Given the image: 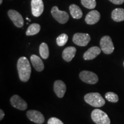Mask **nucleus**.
I'll return each instance as SVG.
<instances>
[{
    "instance_id": "nucleus-1",
    "label": "nucleus",
    "mask_w": 124,
    "mask_h": 124,
    "mask_svg": "<svg viewBox=\"0 0 124 124\" xmlns=\"http://www.w3.org/2000/svg\"><path fill=\"white\" fill-rule=\"evenodd\" d=\"M17 66L20 79L27 82L30 78L31 74V67L28 59L25 57H21L18 60Z\"/></svg>"
},
{
    "instance_id": "nucleus-2",
    "label": "nucleus",
    "mask_w": 124,
    "mask_h": 124,
    "mask_svg": "<svg viewBox=\"0 0 124 124\" xmlns=\"http://www.w3.org/2000/svg\"><path fill=\"white\" fill-rule=\"evenodd\" d=\"M84 100L87 103L95 108H100L105 104V101L98 93H90L85 95Z\"/></svg>"
},
{
    "instance_id": "nucleus-3",
    "label": "nucleus",
    "mask_w": 124,
    "mask_h": 124,
    "mask_svg": "<svg viewBox=\"0 0 124 124\" xmlns=\"http://www.w3.org/2000/svg\"><path fill=\"white\" fill-rule=\"evenodd\" d=\"M91 117L96 124H110V120L108 114L98 108L94 109L92 111Z\"/></svg>"
},
{
    "instance_id": "nucleus-4",
    "label": "nucleus",
    "mask_w": 124,
    "mask_h": 124,
    "mask_svg": "<svg viewBox=\"0 0 124 124\" xmlns=\"http://www.w3.org/2000/svg\"><path fill=\"white\" fill-rule=\"evenodd\" d=\"M101 49L105 54H112L114 50V46L113 45L111 39L108 36H105L102 37L100 41Z\"/></svg>"
},
{
    "instance_id": "nucleus-5",
    "label": "nucleus",
    "mask_w": 124,
    "mask_h": 124,
    "mask_svg": "<svg viewBox=\"0 0 124 124\" xmlns=\"http://www.w3.org/2000/svg\"><path fill=\"white\" fill-rule=\"evenodd\" d=\"M51 14L53 17L60 24H65L69 21V16L65 11H61L58 7L55 6L51 9Z\"/></svg>"
},
{
    "instance_id": "nucleus-6",
    "label": "nucleus",
    "mask_w": 124,
    "mask_h": 124,
    "mask_svg": "<svg viewBox=\"0 0 124 124\" xmlns=\"http://www.w3.org/2000/svg\"><path fill=\"white\" fill-rule=\"evenodd\" d=\"M79 78L82 81L88 84L94 85L98 81V77L94 72L89 71H83L79 74Z\"/></svg>"
},
{
    "instance_id": "nucleus-7",
    "label": "nucleus",
    "mask_w": 124,
    "mask_h": 124,
    "mask_svg": "<svg viewBox=\"0 0 124 124\" xmlns=\"http://www.w3.org/2000/svg\"><path fill=\"white\" fill-rule=\"evenodd\" d=\"M90 36L87 33H77L73 36L72 41L76 45L80 46H85L90 41Z\"/></svg>"
},
{
    "instance_id": "nucleus-8",
    "label": "nucleus",
    "mask_w": 124,
    "mask_h": 124,
    "mask_svg": "<svg viewBox=\"0 0 124 124\" xmlns=\"http://www.w3.org/2000/svg\"><path fill=\"white\" fill-rule=\"evenodd\" d=\"M9 17L12 20V22L15 24L16 27L18 28H21L24 25V19L22 16L19 12L15 10H9L8 12Z\"/></svg>"
},
{
    "instance_id": "nucleus-9",
    "label": "nucleus",
    "mask_w": 124,
    "mask_h": 124,
    "mask_svg": "<svg viewBox=\"0 0 124 124\" xmlns=\"http://www.w3.org/2000/svg\"><path fill=\"white\" fill-rule=\"evenodd\" d=\"M27 116L32 122L38 124H42L44 122L45 118L42 113L40 111L31 110L27 112Z\"/></svg>"
},
{
    "instance_id": "nucleus-10",
    "label": "nucleus",
    "mask_w": 124,
    "mask_h": 124,
    "mask_svg": "<svg viewBox=\"0 0 124 124\" xmlns=\"http://www.w3.org/2000/svg\"><path fill=\"white\" fill-rule=\"evenodd\" d=\"M31 9L33 16L39 17L44 11V4L42 0H32Z\"/></svg>"
},
{
    "instance_id": "nucleus-11",
    "label": "nucleus",
    "mask_w": 124,
    "mask_h": 124,
    "mask_svg": "<svg viewBox=\"0 0 124 124\" xmlns=\"http://www.w3.org/2000/svg\"><path fill=\"white\" fill-rule=\"evenodd\" d=\"M10 103L14 108L20 110H25L28 108L27 102L18 95L12 96L10 98Z\"/></svg>"
},
{
    "instance_id": "nucleus-12",
    "label": "nucleus",
    "mask_w": 124,
    "mask_h": 124,
    "mask_svg": "<svg viewBox=\"0 0 124 124\" xmlns=\"http://www.w3.org/2000/svg\"><path fill=\"white\" fill-rule=\"evenodd\" d=\"M54 90L56 95L59 98H63L64 97L66 91V84L62 80H58L54 82Z\"/></svg>"
},
{
    "instance_id": "nucleus-13",
    "label": "nucleus",
    "mask_w": 124,
    "mask_h": 124,
    "mask_svg": "<svg viewBox=\"0 0 124 124\" xmlns=\"http://www.w3.org/2000/svg\"><path fill=\"white\" fill-rule=\"evenodd\" d=\"M101 49L98 46H92L88 49L83 55V59L86 60H93L97 58L101 52Z\"/></svg>"
},
{
    "instance_id": "nucleus-14",
    "label": "nucleus",
    "mask_w": 124,
    "mask_h": 124,
    "mask_svg": "<svg viewBox=\"0 0 124 124\" xmlns=\"http://www.w3.org/2000/svg\"><path fill=\"white\" fill-rule=\"evenodd\" d=\"M101 15L97 10H94L90 12L85 17V21L87 24L93 25L97 23L100 20Z\"/></svg>"
},
{
    "instance_id": "nucleus-15",
    "label": "nucleus",
    "mask_w": 124,
    "mask_h": 124,
    "mask_svg": "<svg viewBox=\"0 0 124 124\" xmlns=\"http://www.w3.org/2000/svg\"><path fill=\"white\" fill-rule=\"evenodd\" d=\"M77 49L74 46H68L65 48L62 53V57L65 61L69 62L75 56Z\"/></svg>"
},
{
    "instance_id": "nucleus-16",
    "label": "nucleus",
    "mask_w": 124,
    "mask_h": 124,
    "mask_svg": "<svg viewBox=\"0 0 124 124\" xmlns=\"http://www.w3.org/2000/svg\"><path fill=\"white\" fill-rule=\"evenodd\" d=\"M31 61L32 63V66L35 68L36 70L39 72H41L44 69V63L38 56L36 55H32L31 56Z\"/></svg>"
},
{
    "instance_id": "nucleus-17",
    "label": "nucleus",
    "mask_w": 124,
    "mask_h": 124,
    "mask_svg": "<svg viewBox=\"0 0 124 124\" xmlns=\"http://www.w3.org/2000/svg\"><path fill=\"white\" fill-rule=\"evenodd\" d=\"M111 18L116 22L124 21V9L116 8L111 13Z\"/></svg>"
},
{
    "instance_id": "nucleus-18",
    "label": "nucleus",
    "mask_w": 124,
    "mask_h": 124,
    "mask_svg": "<svg viewBox=\"0 0 124 124\" xmlns=\"http://www.w3.org/2000/svg\"><path fill=\"white\" fill-rule=\"evenodd\" d=\"M69 9L71 16L75 19H79L83 16V13H82V10L77 5H71L70 6Z\"/></svg>"
},
{
    "instance_id": "nucleus-19",
    "label": "nucleus",
    "mask_w": 124,
    "mask_h": 124,
    "mask_svg": "<svg viewBox=\"0 0 124 124\" xmlns=\"http://www.w3.org/2000/svg\"><path fill=\"white\" fill-rule=\"evenodd\" d=\"M41 27L39 24L34 23L31 24L27 29L26 32V35L27 36H33L38 34L40 32Z\"/></svg>"
},
{
    "instance_id": "nucleus-20",
    "label": "nucleus",
    "mask_w": 124,
    "mask_h": 124,
    "mask_svg": "<svg viewBox=\"0 0 124 124\" xmlns=\"http://www.w3.org/2000/svg\"><path fill=\"white\" fill-rule=\"evenodd\" d=\"M39 52L41 57L44 59H46L49 56V48L48 45L45 43L40 44L39 47Z\"/></svg>"
},
{
    "instance_id": "nucleus-21",
    "label": "nucleus",
    "mask_w": 124,
    "mask_h": 124,
    "mask_svg": "<svg viewBox=\"0 0 124 124\" xmlns=\"http://www.w3.org/2000/svg\"><path fill=\"white\" fill-rule=\"evenodd\" d=\"M69 37L65 33H62L56 39V43L58 46H64L68 41Z\"/></svg>"
},
{
    "instance_id": "nucleus-22",
    "label": "nucleus",
    "mask_w": 124,
    "mask_h": 124,
    "mask_svg": "<svg viewBox=\"0 0 124 124\" xmlns=\"http://www.w3.org/2000/svg\"><path fill=\"white\" fill-rule=\"evenodd\" d=\"M81 4L83 7L89 9H93L96 7L95 0H81Z\"/></svg>"
},
{
    "instance_id": "nucleus-23",
    "label": "nucleus",
    "mask_w": 124,
    "mask_h": 124,
    "mask_svg": "<svg viewBox=\"0 0 124 124\" xmlns=\"http://www.w3.org/2000/svg\"><path fill=\"white\" fill-rule=\"evenodd\" d=\"M105 98L108 101L110 102H113V103H116L118 101V96L117 94H115L113 92H108L106 93L105 94Z\"/></svg>"
},
{
    "instance_id": "nucleus-24",
    "label": "nucleus",
    "mask_w": 124,
    "mask_h": 124,
    "mask_svg": "<svg viewBox=\"0 0 124 124\" xmlns=\"http://www.w3.org/2000/svg\"><path fill=\"white\" fill-rule=\"evenodd\" d=\"M48 124H64L59 119L56 117H51L48 121Z\"/></svg>"
},
{
    "instance_id": "nucleus-25",
    "label": "nucleus",
    "mask_w": 124,
    "mask_h": 124,
    "mask_svg": "<svg viewBox=\"0 0 124 124\" xmlns=\"http://www.w3.org/2000/svg\"><path fill=\"white\" fill-rule=\"evenodd\" d=\"M108 1L116 5H121L124 2V0H108Z\"/></svg>"
},
{
    "instance_id": "nucleus-26",
    "label": "nucleus",
    "mask_w": 124,
    "mask_h": 124,
    "mask_svg": "<svg viewBox=\"0 0 124 124\" xmlns=\"http://www.w3.org/2000/svg\"><path fill=\"white\" fill-rule=\"evenodd\" d=\"M5 116V113L2 109L0 110V120H2Z\"/></svg>"
},
{
    "instance_id": "nucleus-27",
    "label": "nucleus",
    "mask_w": 124,
    "mask_h": 124,
    "mask_svg": "<svg viewBox=\"0 0 124 124\" xmlns=\"http://www.w3.org/2000/svg\"><path fill=\"white\" fill-rule=\"evenodd\" d=\"M2 1H3V0H0V4H2Z\"/></svg>"
},
{
    "instance_id": "nucleus-28",
    "label": "nucleus",
    "mask_w": 124,
    "mask_h": 124,
    "mask_svg": "<svg viewBox=\"0 0 124 124\" xmlns=\"http://www.w3.org/2000/svg\"></svg>"
}]
</instances>
